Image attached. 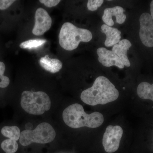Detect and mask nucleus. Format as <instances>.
Wrapping results in <instances>:
<instances>
[{"instance_id": "obj_1", "label": "nucleus", "mask_w": 153, "mask_h": 153, "mask_svg": "<svg viewBox=\"0 0 153 153\" xmlns=\"http://www.w3.org/2000/svg\"><path fill=\"white\" fill-rule=\"evenodd\" d=\"M119 92L107 77L98 76L91 87L83 91L80 95L82 101L85 104L94 106L105 105L116 100Z\"/></svg>"}, {"instance_id": "obj_2", "label": "nucleus", "mask_w": 153, "mask_h": 153, "mask_svg": "<svg viewBox=\"0 0 153 153\" xmlns=\"http://www.w3.org/2000/svg\"><path fill=\"white\" fill-rule=\"evenodd\" d=\"M63 118L64 123L71 128H77L87 127L97 128L104 122L103 115L96 111L87 114L83 107L78 103L69 105L63 111Z\"/></svg>"}, {"instance_id": "obj_3", "label": "nucleus", "mask_w": 153, "mask_h": 153, "mask_svg": "<svg viewBox=\"0 0 153 153\" xmlns=\"http://www.w3.org/2000/svg\"><path fill=\"white\" fill-rule=\"evenodd\" d=\"M92 37L89 30L77 27L70 22H66L60 30L59 44L63 49L72 51L77 48L80 42H89Z\"/></svg>"}, {"instance_id": "obj_4", "label": "nucleus", "mask_w": 153, "mask_h": 153, "mask_svg": "<svg viewBox=\"0 0 153 153\" xmlns=\"http://www.w3.org/2000/svg\"><path fill=\"white\" fill-rule=\"evenodd\" d=\"M51 104L49 96L43 91H25L22 94L21 106L29 114L36 115L43 114L50 109Z\"/></svg>"}, {"instance_id": "obj_5", "label": "nucleus", "mask_w": 153, "mask_h": 153, "mask_svg": "<svg viewBox=\"0 0 153 153\" xmlns=\"http://www.w3.org/2000/svg\"><path fill=\"white\" fill-rule=\"evenodd\" d=\"M56 132L52 126L47 123H42L33 130H26L21 132L20 143L23 146L33 143L46 144L55 139Z\"/></svg>"}, {"instance_id": "obj_6", "label": "nucleus", "mask_w": 153, "mask_h": 153, "mask_svg": "<svg viewBox=\"0 0 153 153\" xmlns=\"http://www.w3.org/2000/svg\"><path fill=\"white\" fill-rule=\"evenodd\" d=\"M123 134V130L120 126H108L102 140L105 151L108 153L116 152L119 148Z\"/></svg>"}, {"instance_id": "obj_7", "label": "nucleus", "mask_w": 153, "mask_h": 153, "mask_svg": "<svg viewBox=\"0 0 153 153\" xmlns=\"http://www.w3.org/2000/svg\"><path fill=\"white\" fill-rule=\"evenodd\" d=\"M140 24L141 41L146 47H153V20L151 15L146 13L142 14Z\"/></svg>"}, {"instance_id": "obj_8", "label": "nucleus", "mask_w": 153, "mask_h": 153, "mask_svg": "<svg viewBox=\"0 0 153 153\" xmlns=\"http://www.w3.org/2000/svg\"><path fill=\"white\" fill-rule=\"evenodd\" d=\"M52 23V19L47 11L39 8L35 13V25L32 33L35 36H42L50 29Z\"/></svg>"}, {"instance_id": "obj_9", "label": "nucleus", "mask_w": 153, "mask_h": 153, "mask_svg": "<svg viewBox=\"0 0 153 153\" xmlns=\"http://www.w3.org/2000/svg\"><path fill=\"white\" fill-rule=\"evenodd\" d=\"M98 60L103 66L109 67L113 66L123 68L124 65L119 57L111 50H108L104 47L98 48L97 51Z\"/></svg>"}, {"instance_id": "obj_10", "label": "nucleus", "mask_w": 153, "mask_h": 153, "mask_svg": "<svg viewBox=\"0 0 153 153\" xmlns=\"http://www.w3.org/2000/svg\"><path fill=\"white\" fill-rule=\"evenodd\" d=\"M124 9L120 6H116L112 8L105 9L102 20L105 25L112 27L114 25L112 17L116 18V22L119 24H123L125 22L126 16L124 14Z\"/></svg>"}, {"instance_id": "obj_11", "label": "nucleus", "mask_w": 153, "mask_h": 153, "mask_svg": "<svg viewBox=\"0 0 153 153\" xmlns=\"http://www.w3.org/2000/svg\"><path fill=\"white\" fill-rule=\"evenodd\" d=\"M130 41L127 39H123L119 41L118 44L114 46L112 51L121 60L124 65L127 67L131 66L130 62L127 57V51L131 47Z\"/></svg>"}, {"instance_id": "obj_12", "label": "nucleus", "mask_w": 153, "mask_h": 153, "mask_svg": "<svg viewBox=\"0 0 153 153\" xmlns=\"http://www.w3.org/2000/svg\"><path fill=\"white\" fill-rule=\"evenodd\" d=\"M101 30L106 36L105 41V45L106 47L114 46L120 41L121 33L117 28L111 27L105 24L102 25Z\"/></svg>"}, {"instance_id": "obj_13", "label": "nucleus", "mask_w": 153, "mask_h": 153, "mask_svg": "<svg viewBox=\"0 0 153 153\" xmlns=\"http://www.w3.org/2000/svg\"><path fill=\"white\" fill-rule=\"evenodd\" d=\"M39 63L41 67L46 71L52 73H55L60 71L62 68L63 63L58 59L49 58V55L41 57Z\"/></svg>"}, {"instance_id": "obj_14", "label": "nucleus", "mask_w": 153, "mask_h": 153, "mask_svg": "<svg viewBox=\"0 0 153 153\" xmlns=\"http://www.w3.org/2000/svg\"><path fill=\"white\" fill-rule=\"evenodd\" d=\"M137 91L140 98L151 100L153 101V83L150 84L147 82H141L137 88Z\"/></svg>"}, {"instance_id": "obj_15", "label": "nucleus", "mask_w": 153, "mask_h": 153, "mask_svg": "<svg viewBox=\"0 0 153 153\" xmlns=\"http://www.w3.org/2000/svg\"><path fill=\"white\" fill-rule=\"evenodd\" d=\"M1 132L4 136L16 141L20 139L21 134L20 129L16 126L4 127Z\"/></svg>"}, {"instance_id": "obj_16", "label": "nucleus", "mask_w": 153, "mask_h": 153, "mask_svg": "<svg viewBox=\"0 0 153 153\" xmlns=\"http://www.w3.org/2000/svg\"><path fill=\"white\" fill-rule=\"evenodd\" d=\"M46 42L47 41L44 39H32L22 42L20 47L23 49H36L44 45Z\"/></svg>"}, {"instance_id": "obj_17", "label": "nucleus", "mask_w": 153, "mask_h": 153, "mask_svg": "<svg viewBox=\"0 0 153 153\" xmlns=\"http://www.w3.org/2000/svg\"><path fill=\"white\" fill-rule=\"evenodd\" d=\"M18 143L16 141L8 139L3 141L1 144V148L6 153H15L18 150Z\"/></svg>"}, {"instance_id": "obj_18", "label": "nucleus", "mask_w": 153, "mask_h": 153, "mask_svg": "<svg viewBox=\"0 0 153 153\" xmlns=\"http://www.w3.org/2000/svg\"><path fill=\"white\" fill-rule=\"evenodd\" d=\"M6 66L3 62H0V88L7 87L10 84V80L9 77L4 75L5 71Z\"/></svg>"}, {"instance_id": "obj_19", "label": "nucleus", "mask_w": 153, "mask_h": 153, "mask_svg": "<svg viewBox=\"0 0 153 153\" xmlns=\"http://www.w3.org/2000/svg\"><path fill=\"white\" fill-rule=\"evenodd\" d=\"M103 2V0H89L87 3L88 9L91 11L97 10L102 5Z\"/></svg>"}, {"instance_id": "obj_20", "label": "nucleus", "mask_w": 153, "mask_h": 153, "mask_svg": "<svg viewBox=\"0 0 153 153\" xmlns=\"http://www.w3.org/2000/svg\"><path fill=\"white\" fill-rule=\"evenodd\" d=\"M40 3L44 4L48 7H52L57 6L60 2V0H40Z\"/></svg>"}, {"instance_id": "obj_21", "label": "nucleus", "mask_w": 153, "mask_h": 153, "mask_svg": "<svg viewBox=\"0 0 153 153\" xmlns=\"http://www.w3.org/2000/svg\"><path fill=\"white\" fill-rule=\"evenodd\" d=\"M15 1L13 0H0V10H3L7 9Z\"/></svg>"}, {"instance_id": "obj_22", "label": "nucleus", "mask_w": 153, "mask_h": 153, "mask_svg": "<svg viewBox=\"0 0 153 153\" xmlns=\"http://www.w3.org/2000/svg\"><path fill=\"white\" fill-rule=\"evenodd\" d=\"M150 11H151V16L152 17V19L153 20V1H152L151 3L150 4Z\"/></svg>"}]
</instances>
